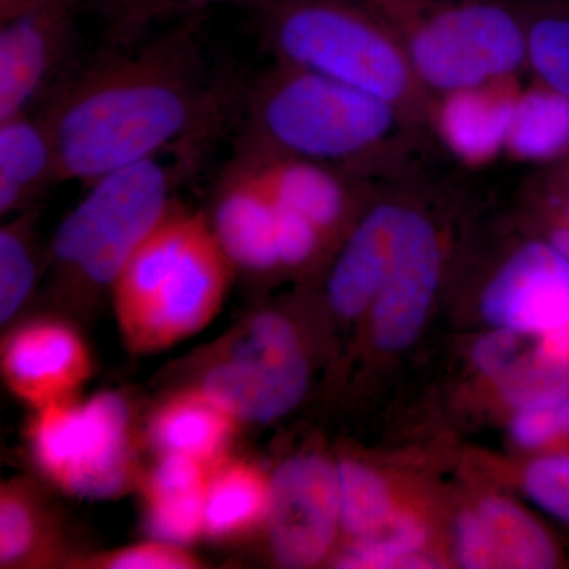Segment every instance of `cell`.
I'll list each match as a JSON object with an SVG mask.
<instances>
[{
	"mask_svg": "<svg viewBox=\"0 0 569 569\" xmlns=\"http://www.w3.org/2000/svg\"><path fill=\"white\" fill-rule=\"evenodd\" d=\"M201 14L130 47L110 44L67 74L39 108L62 181L91 183L211 132L224 108Z\"/></svg>",
	"mask_w": 569,
	"mask_h": 569,
	"instance_id": "obj_1",
	"label": "cell"
},
{
	"mask_svg": "<svg viewBox=\"0 0 569 569\" xmlns=\"http://www.w3.org/2000/svg\"><path fill=\"white\" fill-rule=\"evenodd\" d=\"M422 137L385 100L274 61L246 93L236 151L309 160L376 181L400 178Z\"/></svg>",
	"mask_w": 569,
	"mask_h": 569,
	"instance_id": "obj_2",
	"label": "cell"
},
{
	"mask_svg": "<svg viewBox=\"0 0 569 569\" xmlns=\"http://www.w3.org/2000/svg\"><path fill=\"white\" fill-rule=\"evenodd\" d=\"M233 269L209 217L174 200L112 284L123 343L157 353L203 331L222 309Z\"/></svg>",
	"mask_w": 569,
	"mask_h": 569,
	"instance_id": "obj_3",
	"label": "cell"
},
{
	"mask_svg": "<svg viewBox=\"0 0 569 569\" xmlns=\"http://www.w3.org/2000/svg\"><path fill=\"white\" fill-rule=\"evenodd\" d=\"M258 36L276 62L351 86L429 133L427 93L395 33L358 0H258Z\"/></svg>",
	"mask_w": 569,
	"mask_h": 569,
	"instance_id": "obj_4",
	"label": "cell"
},
{
	"mask_svg": "<svg viewBox=\"0 0 569 569\" xmlns=\"http://www.w3.org/2000/svg\"><path fill=\"white\" fill-rule=\"evenodd\" d=\"M358 2L395 33L432 97L527 71L526 24L516 0Z\"/></svg>",
	"mask_w": 569,
	"mask_h": 569,
	"instance_id": "obj_5",
	"label": "cell"
},
{
	"mask_svg": "<svg viewBox=\"0 0 569 569\" xmlns=\"http://www.w3.org/2000/svg\"><path fill=\"white\" fill-rule=\"evenodd\" d=\"M179 174L162 159L129 164L88 183L56 230L51 254L62 279L104 288L173 204Z\"/></svg>",
	"mask_w": 569,
	"mask_h": 569,
	"instance_id": "obj_6",
	"label": "cell"
},
{
	"mask_svg": "<svg viewBox=\"0 0 569 569\" xmlns=\"http://www.w3.org/2000/svg\"><path fill=\"white\" fill-rule=\"evenodd\" d=\"M29 440L40 470L71 496L107 500L129 488L133 452L121 396L102 392L81 403L41 407Z\"/></svg>",
	"mask_w": 569,
	"mask_h": 569,
	"instance_id": "obj_7",
	"label": "cell"
},
{
	"mask_svg": "<svg viewBox=\"0 0 569 569\" xmlns=\"http://www.w3.org/2000/svg\"><path fill=\"white\" fill-rule=\"evenodd\" d=\"M309 369L293 328L277 313L253 317L222 361L209 370L201 391L247 421H272L306 395Z\"/></svg>",
	"mask_w": 569,
	"mask_h": 569,
	"instance_id": "obj_8",
	"label": "cell"
},
{
	"mask_svg": "<svg viewBox=\"0 0 569 569\" xmlns=\"http://www.w3.org/2000/svg\"><path fill=\"white\" fill-rule=\"evenodd\" d=\"M84 0H36L0 21V121L37 111L67 77Z\"/></svg>",
	"mask_w": 569,
	"mask_h": 569,
	"instance_id": "obj_9",
	"label": "cell"
},
{
	"mask_svg": "<svg viewBox=\"0 0 569 569\" xmlns=\"http://www.w3.org/2000/svg\"><path fill=\"white\" fill-rule=\"evenodd\" d=\"M269 537L279 563L310 568L323 560L340 522L339 475L316 456L284 462L269 482Z\"/></svg>",
	"mask_w": 569,
	"mask_h": 569,
	"instance_id": "obj_10",
	"label": "cell"
},
{
	"mask_svg": "<svg viewBox=\"0 0 569 569\" xmlns=\"http://www.w3.org/2000/svg\"><path fill=\"white\" fill-rule=\"evenodd\" d=\"M436 223L407 200L397 224L387 279L373 302V336L387 350L407 347L425 323L441 276Z\"/></svg>",
	"mask_w": 569,
	"mask_h": 569,
	"instance_id": "obj_11",
	"label": "cell"
},
{
	"mask_svg": "<svg viewBox=\"0 0 569 569\" xmlns=\"http://www.w3.org/2000/svg\"><path fill=\"white\" fill-rule=\"evenodd\" d=\"M490 323L518 335L542 336L569 326V261L546 239L519 247L482 295Z\"/></svg>",
	"mask_w": 569,
	"mask_h": 569,
	"instance_id": "obj_12",
	"label": "cell"
},
{
	"mask_svg": "<svg viewBox=\"0 0 569 569\" xmlns=\"http://www.w3.org/2000/svg\"><path fill=\"white\" fill-rule=\"evenodd\" d=\"M2 372L14 395L41 408L69 400L91 377L92 359L69 325L33 321L3 343Z\"/></svg>",
	"mask_w": 569,
	"mask_h": 569,
	"instance_id": "obj_13",
	"label": "cell"
},
{
	"mask_svg": "<svg viewBox=\"0 0 569 569\" xmlns=\"http://www.w3.org/2000/svg\"><path fill=\"white\" fill-rule=\"evenodd\" d=\"M209 222L234 268H282L283 209L242 164L231 160L219 179Z\"/></svg>",
	"mask_w": 569,
	"mask_h": 569,
	"instance_id": "obj_14",
	"label": "cell"
},
{
	"mask_svg": "<svg viewBox=\"0 0 569 569\" xmlns=\"http://www.w3.org/2000/svg\"><path fill=\"white\" fill-rule=\"evenodd\" d=\"M522 89L519 77L433 97L429 133L466 167L507 156L509 127Z\"/></svg>",
	"mask_w": 569,
	"mask_h": 569,
	"instance_id": "obj_15",
	"label": "cell"
},
{
	"mask_svg": "<svg viewBox=\"0 0 569 569\" xmlns=\"http://www.w3.org/2000/svg\"><path fill=\"white\" fill-rule=\"evenodd\" d=\"M233 160L280 208L299 213L328 234L350 216L359 193L372 183L329 164L291 157L236 151Z\"/></svg>",
	"mask_w": 569,
	"mask_h": 569,
	"instance_id": "obj_16",
	"label": "cell"
},
{
	"mask_svg": "<svg viewBox=\"0 0 569 569\" xmlns=\"http://www.w3.org/2000/svg\"><path fill=\"white\" fill-rule=\"evenodd\" d=\"M456 546L460 565L470 569H546L559 560L548 531L500 498H489L460 516Z\"/></svg>",
	"mask_w": 569,
	"mask_h": 569,
	"instance_id": "obj_17",
	"label": "cell"
},
{
	"mask_svg": "<svg viewBox=\"0 0 569 569\" xmlns=\"http://www.w3.org/2000/svg\"><path fill=\"white\" fill-rule=\"evenodd\" d=\"M406 204V197L380 198L351 228L328 279L329 302L339 316H359L376 302Z\"/></svg>",
	"mask_w": 569,
	"mask_h": 569,
	"instance_id": "obj_18",
	"label": "cell"
},
{
	"mask_svg": "<svg viewBox=\"0 0 569 569\" xmlns=\"http://www.w3.org/2000/svg\"><path fill=\"white\" fill-rule=\"evenodd\" d=\"M62 181L50 127L40 111L0 121V213L29 211V206Z\"/></svg>",
	"mask_w": 569,
	"mask_h": 569,
	"instance_id": "obj_19",
	"label": "cell"
},
{
	"mask_svg": "<svg viewBox=\"0 0 569 569\" xmlns=\"http://www.w3.org/2000/svg\"><path fill=\"white\" fill-rule=\"evenodd\" d=\"M212 467L183 455H163L146 485L149 530L186 545L204 533L206 493Z\"/></svg>",
	"mask_w": 569,
	"mask_h": 569,
	"instance_id": "obj_20",
	"label": "cell"
},
{
	"mask_svg": "<svg viewBox=\"0 0 569 569\" xmlns=\"http://www.w3.org/2000/svg\"><path fill=\"white\" fill-rule=\"evenodd\" d=\"M236 419L198 389L164 403L153 418L151 433L163 455L190 456L212 467L233 436Z\"/></svg>",
	"mask_w": 569,
	"mask_h": 569,
	"instance_id": "obj_21",
	"label": "cell"
},
{
	"mask_svg": "<svg viewBox=\"0 0 569 569\" xmlns=\"http://www.w3.org/2000/svg\"><path fill=\"white\" fill-rule=\"evenodd\" d=\"M507 156L530 164L567 162L569 99L537 80L522 86L509 127Z\"/></svg>",
	"mask_w": 569,
	"mask_h": 569,
	"instance_id": "obj_22",
	"label": "cell"
},
{
	"mask_svg": "<svg viewBox=\"0 0 569 569\" xmlns=\"http://www.w3.org/2000/svg\"><path fill=\"white\" fill-rule=\"evenodd\" d=\"M269 485L249 462L213 467L206 493L204 533L216 539L249 533L268 516Z\"/></svg>",
	"mask_w": 569,
	"mask_h": 569,
	"instance_id": "obj_23",
	"label": "cell"
},
{
	"mask_svg": "<svg viewBox=\"0 0 569 569\" xmlns=\"http://www.w3.org/2000/svg\"><path fill=\"white\" fill-rule=\"evenodd\" d=\"M527 36L533 80L569 99V0H516Z\"/></svg>",
	"mask_w": 569,
	"mask_h": 569,
	"instance_id": "obj_24",
	"label": "cell"
},
{
	"mask_svg": "<svg viewBox=\"0 0 569 569\" xmlns=\"http://www.w3.org/2000/svg\"><path fill=\"white\" fill-rule=\"evenodd\" d=\"M258 0H84V9L91 10L102 21L108 43L130 47L146 39L153 26L171 18H189L203 13L213 6L252 7Z\"/></svg>",
	"mask_w": 569,
	"mask_h": 569,
	"instance_id": "obj_25",
	"label": "cell"
},
{
	"mask_svg": "<svg viewBox=\"0 0 569 569\" xmlns=\"http://www.w3.org/2000/svg\"><path fill=\"white\" fill-rule=\"evenodd\" d=\"M44 518L31 493L20 485L0 493V565L32 567L44 549Z\"/></svg>",
	"mask_w": 569,
	"mask_h": 569,
	"instance_id": "obj_26",
	"label": "cell"
},
{
	"mask_svg": "<svg viewBox=\"0 0 569 569\" xmlns=\"http://www.w3.org/2000/svg\"><path fill=\"white\" fill-rule=\"evenodd\" d=\"M426 541L421 523L407 515L392 518L366 538H359L355 548L348 550L337 567L350 569L378 568H427V560L417 552Z\"/></svg>",
	"mask_w": 569,
	"mask_h": 569,
	"instance_id": "obj_27",
	"label": "cell"
},
{
	"mask_svg": "<svg viewBox=\"0 0 569 569\" xmlns=\"http://www.w3.org/2000/svg\"><path fill=\"white\" fill-rule=\"evenodd\" d=\"M337 475L343 529L358 539L376 533L395 515L383 479L355 462L342 463Z\"/></svg>",
	"mask_w": 569,
	"mask_h": 569,
	"instance_id": "obj_28",
	"label": "cell"
},
{
	"mask_svg": "<svg viewBox=\"0 0 569 569\" xmlns=\"http://www.w3.org/2000/svg\"><path fill=\"white\" fill-rule=\"evenodd\" d=\"M31 212L0 230V320L17 316L31 296L37 280L36 250L32 242Z\"/></svg>",
	"mask_w": 569,
	"mask_h": 569,
	"instance_id": "obj_29",
	"label": "cell"
},
{
	"mask_svg": "<svg viewBox=\"0 0 569 569\" xmlns=\"http://www.w3.org/2000/svg\"><path fill=\"white\" fill-rule=\"evenodd\" d=\"M523 486L538 507L569 523V455L548 456L531 463Z\"/></svg>",
	"mask_w": 569,
	"mask_h": 569,
	"instance_id": "obj_30",
	"label": "cell"
},
{
	"mask_svg": "<svg viewBox=\"0 0 569 569\" xmlns=\"http://www.w3.org/2000/svg\"><path fill=\"white\" fill-rule=\"evenodd\" d=\"M93 567L108 569H194L200 561L181 545L168 541L142 542L92 561Z\"/></svg>",
	"mask_w": 569,
	"mask_h": 569,
	"instance_id": "obj_31",
	"label": "cell"
},
{
	"mask_svg": "<svg viewBox=\"0 0 569 569\" xmlns=\"http://www.w3.org/2000/svg\"><path fill=\"white\" fill-rule=\"evenodd\" d=\"M560 433L569 437V392L550 402L520 408L512 422V436L527 448L542 447Z\"/></svg>",
	"mask_w": 569,
	"mask_h": 569,
	"instance_id": "obj_32",
	"label": "cell"
},
{
	"mask_svg": "<svg viewBox=\"0 0 569 569\" xmlns=\"http://www.w3.org/2000/svg\"><path fill=\"white\" fill-rule=\"evenodd\" d=\"M518 337V332L498 328L493 335L479 340L478 346L475 347V362L479 369L497 380L519 353Z\"/></svg>",
	"mask_w": 569,
	"mask_h": 569,
	"instance_id": "obj_33",
	"label": "cell"
},
{
	"mask_svg": "<svg viewBox=\"0 0 569 569\" xmlns=\"http://www.w3.org/2000/svg\"><path fill=\"white\" fill-rule=\"evenodd\" d=\"M546 241L569 261V220L561 219V223L550 230Z\"/></svg>",
	"mask_w": 569,
	"mask_h": 569,
	"instance_id": "obj_34",
	"label": "cell"
},
{
	"mask_svg": "<svg viewBox=\"0 0 569 569\" xmlns=\"http://www.w3.org/2000/svg\"><path fill=\"white\" fill-rule=\"evenodd\" d=\"M557 168H559V170L553 171V173L542 182L556 187L557 193H552V197L569 201V160L559 164Z\"/></svg>",
	"mask_w": 569,
	"mask_h": 569,
	"instance_id": "obj_35",
	"label": "cell"
},
{
	"mask_svg": "<svg viewBox=\"0 0 569 569\" xmlns=\"http://www.w3.org/2000/svg\"><path fill=\"white\" fill-rule=\"evenodd\" d=\"M36 2V0H0V21L11 17L21 9H24L29 3Z\"/></svg>",
	"mask_w": 569,
	"mask_h": 569,
	"instance_id": "obj_36",
	"label": "cell"
},
{
	"mask_svg": "<svg viewBox=\"0 0 569 569\" xmlns=\"http://www.w3.org/2000/svg\"><path fill=\"white\" fill-rule=\"evenodd\" d=\"M550 204H552L553 208L560 209L561 219L569 220V201L561 200V198L557 197H550Z\"/></svg>",
	"mask_w": 569,
	"mask_h": 569,
	"instance_id": "obj_37",
	"label": "cell"
}]
</instances>
